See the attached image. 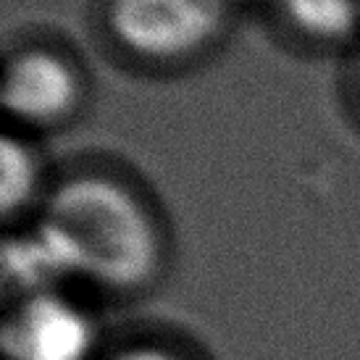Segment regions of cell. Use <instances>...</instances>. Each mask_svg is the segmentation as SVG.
Instances as JSON below:
<instances>
[{
	"mask_svg": "<svg viewBox=\"0 0 360 360\" xmlns=\"http://www.w3.org/2000/svg\"><path fill=\"white\" fill-rule=\"evenodd\" d=\"M40 226L66 255L71 276L103 290H142L163 263V240L148 205L103 174L60 181L45 198Z\"/></svg>",
	"mask_w": 360,
	"mask_h": 360,
	"instance_id": "6da1fadb",
	"label": "cell"
},
{
	"mask_svg": "<svg viewBox=\"0 0 360 360\" xmlns=\"http://www.w3.org/2000/svg\"><path fill=\"white\" fill-rule=\"evenodd\" d=\"M229 0H108L105 27L134 58L176 63L210 48L226 30Z\"/></svg>",
	"mask_w": 360,
	"mask_h": 360,
	"instance_id": "7a4b0ae2",
	"label": "cell"
},
{
	"mask_svg": "<svg viewBox=\"0 0 360 360\" xmlns=\"http://www.w3.org/2000/svg\"><path fill=\"white\" fill-rule=\"evenodd\" d=\"M95 340L90 313L58 290L19 297L0 329L6 360H90Z\"/></svg>",
	"mask_w": 360,
	"mask_h": 360,
	"instance_id": "3957f363",
	"label": "cell"
},
{
	"mask_svg": "<svg viewBox=\"0 0 360 360\" xmlns=\"http://www.w3.org/2000/svg\"><path fill=\"white\" fill-rule=\"evenodd\" d=\"M82 105L79 71L48 48L13 53L3 71V108L24 127H58Z\"/></svg>",
	"mask_w": 360,
	"mask_h": 360,
	"instance_id": "277c9868",
	"label": "cell"
},
{
	"mask_svg": "<svg viewBox=\"0 0 360 360\" xmlns=\"http://www.w3.org/2000/svg\"><path fill=\"white\" fill-rule=\"evenodd\" d=\"M3 287L16 300L37 292L58 290L63 279H71L66 255L40 224L32 231L11 234L3 245Z\"/></svg>",
	"mask_w": 360,
	"mask_h": 360,
	"instance_id": "5b68a950",
	"label": "cell"
},
{
	"mask_svg": "<svg viewBox=\"0 0 360 360\" xmlns=\"http://www.w3.org/2000/svg\"><path fill=\"white\" fill-rule=\"evenodd\" d=\"M42 187V160L27 140L3 134L0 140V208L6 221L27 210Z\"/></svg>",
	"mask_w": 360,
	"mask_h": 360,
	"instance_id": "8992f818",
	"label": "cell"
},
{
	"mask_svg": "<svg viewBox=\"0 0 360 360\" xmlns=\"http://www.w3.org/2000/svg\"><path fill=\"white\" fill-rule=\"evenodd\" d=\"M295 30L319 42L347 40L360 27V0H279Z\"/></svg>",
	"mask_w": 360,
	"mask_h": 360,
	"instance_id": "52a82bcc",
	"label": "cell"
},
{
	"mask_svg": "<svg viewBox=\"0 0 360 360\" xmlns=\"http://www.w3.org/2000/svg\"><path fill=\"white\" fill-rule=\"evenodd\" d=\"M110 360H181V358L176 352L166 350V347H158V345H134V347L116 352Z\"/></svg>",
	"mask_w": 360,
	"mask_h": 360,
	"instance_id": "ba28073f",
	"label": "cell"
},
{
	"mask_svg": "<svg viewBox=\"0 0 360 360\" xmlns=\"http://www.w3.org/2000/svg\"><path fill=\"white\" fill-rule=\"evenodd\" d=\"M358 90H360V60H358Z\"/></svg>",
	"mask_w": 360,
	"mask_h": 360,
	"instance_id": "9c48e42d",
	"label": "cell"
}]
</instances>
